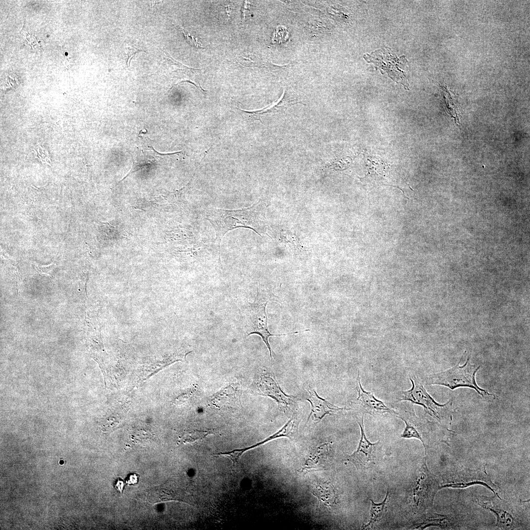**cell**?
<instances>
[{"label":"cell","mask_w":530,"mask_h":530,"mask_svg":"<svg viewBox=\"0 0 530 530\" xmlns=\"http://www.w3.org/2000/svg\"><path fill=\"white\" fill-rule=\"evenodd\" d=\"M364 58L368 62L373 63L376 69L380 70L382 73L385 71L394 81L408 88L406 75L402 70L407 61L404 56L398 58L389 49L384 48L371 54H365Z\"/></svg>","instance_id":"9"},{"label":"cell","mask_w":530,"mask_h":530,"mask_svg":"<svg viewBox=\"0 0 530 530\" xmlns=\"http://www.w3.org/2000/svg\"><path fill=\"white\" fill-rule=\"evenodd\" d=\"M396 409L397 411L395 415L405 424L400 437L404 439H419L422 442L426 452L432 441L429 422L417 417L410 403H399L397 405Z\"/></svg>","instance_id":"5"},{"label":"cell","mask_w":530,"mask_h":530,"mask_svg":"<svg viewBox=\"0 0 530 530\" xmlns=\"http://www.w3.org/2000/svg\"><path fill=\"white\" fill-rule=\"evenodd\" d=\"M125 50L127 55L126 63L128 67L130 66V62L132 58L136 53L144 51L143 50H140L134 47H127L125 48Z\"/></svg>","instance_id":"24"},{"label":"cell","mask_w":530,"mask_h":530,"mask_svg":"<svg viewBox=\"0 0 530 530\" xmlns=\"http://www.w3.org/2000/svg\"><path fill=\"white\" fill-rule=\"evenodd\" d=\"M256 385L260 395L273 399L279 406L289 408L293 405L295 397L285 394L272 374L261 372L257 379Z\"/></svg>","instance_id":"10"},{"label":"cell","mask_w":530,"mask_h":530,"mask_svg":"<svg viewBox=\"0 0 530 530\" xmlns=\"http://www.w3.org/2000/svg\"><path fill=\"white\" fill-rule=\"evenodd\" d=\"M390 493V491L388 489L385 498L382 502L379 503H376L371 499H369L371 502L370 519L367 524L363 525V529H373L382 520L387 511Z\"/></svg>","instance_id":"20"},{"label":"cell","mask_w":530,"mask_h":530,"mask_svg":"<svg viewBox=\"0 0 530 530\" xmlns=\"http://www.w3.org/2000/svg\"><path fill=\"white\" fill-rule=\"evenodd\" d=\"M360 428L361 437L358 446L351 454L346 456L347 460L353 464L358 469H366L374 463V453L379 441L371 443L366 437L363 421V415L358 422Z\"/></svg>","instance_id":"11"},{"label":"cell","mask_w":530,"mask_h":530,"mask_svg":"<svg viewBox=\"0 0 530 530\" xmlns=\"http://www.w3.org/2000/svg\"><path fill=\"white\" fill-rule=\"evenodd\" d=\"M306 399L311 404V411L308 421L311 419L317 423L320 421L327 415H333L344 410V408L333 405L320 398L312 388L308 389Z\"/></svg>","instance_id":"15"},{"label":"cell","mask_w":530,"mask_h":530,"mask_svg":"<svg viewBox=\"0 0 530 530\" xmlns=\"http://www.w3.org/2000/svg\"><path fill=\"white\" fill-rule=\"evenodd\" d=\"M412 383V388L407 391L398 392V401H407L422 405L426 413L441 422L445 420L448 415L450 407L449 402L443 404L437 403L427 393L422 384L414 375H409Z\"/></svg>","instance_id":"7"},{"label":"cell","mask_w":530,"mask_h":530,"mask_svg":"<svg viewBox=\"0 0 530 530\" xmlns=\"http://www.w3.org/2000/svg\"><path fill=\"white\" fill-rule=\"evenodd\" d=\"M356 390L358 396L353 403L363 413L372 416L382 415L386 413L396 414L394 410L391 409L383 401L377 399L373 393L364 390L361 385L359 372L357 377Z\"/></svg>","instance_id":"12"},{"label":"cell","mask_w":530,"mask_h":530,"mask_svg":"<svg viewBox=\"0 0 530 530\" xmlns=\"http://www.w3.org/2000/svg\"><path fill=\"white\" fill-rule=\"evenodd\" d=\"M440 489L439 481L429 470L424 458L412 477L405 498V508L418 516L424 513L432 506Z\"/></svg>","instance_id":"2"},{"label":"cell","mask_w":530,"mask_h":530,"mask_svg":"<svg viewBox=\"0 0 530 530\" xmlns=\"http://www.w3.org/2000/svg\"><path fill=\"white\" fill-rule=\"evenodd\" d=\"M476 503L493 513L496 517V525L502 530H515L520 528L522 520L516 506L509 501L496 496L476 497Z\"/></svg>","instance_id":"6"},{"label":"cell","mask_w":530,"mask_h":530,"mask_svg":"<svg viewBox=\"0 0 530 530\" xmlns=\"http://www.w3.org/2000/svg\"><path fill=\"white\" fill-rule=\"evenodd\" d=\"M298 433V422L297 419L292 416L287 423L277 432L266 438L264 440L250 447L233 450L234 456L239 459L245 452L264 445L270 441L280 437H287L290 439L294 438Z\"/></svg>","instance_id":"16"},{"label":"cell","mask_w":530,"mask_h":530,"mask_svg":"<svg viewBox=\"0 0 530 530\" xmlns=\"http://www.w3.org/2000/svg\"><path fill=\"white\" fill-rule=\"evenodd\" d=\"M334 456L333 447L327 442L317 446L310 452L301 471L319 470L326 468L331 462Z\"/></svg>","instance_id":"14"},{"label":"cell","mask_w":530,"mask_h":530,"mask_svg":"<svg viewBox=\"0 0 530 530\" xmlns=\"http://www.w3.org/2000/svg\"><path fill=\"white\" fill-rule=\"evenodd\" d=\"M479 368L471 364L468 357L462 366L458 364L446 371L429 375L426 379V384L444 386L451 389L459 387H469L474 388L482 396L483 394L492 396L478 387L476 382L475 374Z\"/></svg>","instance_id":"4"},{"label":"cell","mask_w":530,"mask_h":530,"mask_svg":"<svg viewBox=\"0 0 530 530\" xmlns=\"http://www.w3.org/2000/svg\"><path fill=\"white\" fill-rule=\"evenodd\" d=\"M440 482V489L444 488H464L474 485H480L497 494L498 486L491 480L485 468L483 469L456 470L444 474Z\"/></svg>","instance_id":"8"},{"label":"cell","mask_w":530,"mask_h":530,"mask_svg":"<svg viewBox=\"0 0 530 530\" xmlns=\"http://www.w3.org/2000/svg\"><path fill=\"white\" fill-rule=\"evenodd\" d=\"M418 516L410 527V529L424 530L430 526L437 527L443 530L456 529L461 523L451 515L424 513Z\"/></svg>","instance_id":"13"},{"label":"cell","mask_w":530,"mask_h":530,"mask_svg":"<svg viewBox=\"0 0 530 530\" xmlns=\"http://www.w3.org/2000/svg\"><path fill=\"white\" fill-rule=\"evenodd\" d=\"M138 477L136 474H131L128 477L126 483L128 484H135L137 483Z\"/></svg>","instance_id":"25"},{"label":"cell","mask_w":530,"mask_h":530,"mask_svg":"<svg viewBox=\"0 0 530 530\" xmlns=\"http://www.w3.org/2000/svg\"><path fill=\"white\" fill-rule=\"evenodd\" d=\"M178 26L182 31L185 39L189 44L195 48H203L201 42L198 41L196 37L191 35L188 31L185 30L182 26Z\"/></svg>","instance_id":"22"},{"label":"cell","mask_w":530,"mask_h":530,"mask_svg":"<svg viewBox=\"0 0 530 530\" xmlns=\"http://www.w3.org/2000/svg\"><path fill=\"white\" fill-rule=\"evenodd\" d=\"M212 433V430H193L185 433L182 436L184 442H193L201 440Z\"/></svg>","instance_id":"21"},{"label":"cell","mask_w":530,"mask_h":530,"mask_svg":"<svg viewBox=\"0 0 530 530\" xmlns=\"http://www.w3.org/2000/svg\"><path fill=\"white\" fill-rule=\"evenodd\" d=\"M115 488L121 493L122 492L124 486V482L121 479H118L115 484Z\"/></svg>","instance_id":"26"},{"label":"cell","mask_w":530,"mask_h":530,"mask_svg":"<svg viewBox=\"0 0 530 530\" xmlns=\"http://www.w3.org/2000/svg\"><path fill=\"white\" fill-rule=\"evenodd\" d=\"M298 99L295 94L292 92L285 90L284 92L283 96L281 100L275 105L270 106H267L266 108H264L262 109L257 110L255 111H246L243 110H240L243 112L245 115L251 119H254L261 121L262 123V120L261 117L265 114H268L272 113H276L278 112H284L287 110V109L292 105L296 104L302 103L299 101Z\"/></svg>","instance_id":"17"},{"label":"cell","mask_w":530,"mask_h":530,"mask_svg":"<svg viewBox=\"0 0 530 530\" xmlns=\"http://www.w3.org/2000/svg\"><path fill=\"white\" fill-rule=\"evenodd\" d=\"M240 395L238 387L232 384L214 394L211 399V403L218 408L231 406L239 400Z\"/></svg>","instance_id":"18"},{"label":"cell","mask_w":530,"mask_h":530,"mask_svg":"<svg viewBox=\"0 0 530 530\" xmlns=\"http://www.w3.org/2000/svg\"><path fill=\"white\" fill-rule=\"evenodd\" d=\"M268 302L267 298H264L258 292L254 301L247 304L241 310V316L243 328L247 336L252 334L259 335L265 343L269 352L272 359V349L268 342V339L271 336H284L291 333H297L294 332L289 334H273L268 329L267 317L266 307Z\"/></svg>","instance_id":"3"},{"label":"cell","mask_w":530,"mask_h":530,"mask_svg":"<svg viewBox=\"0 0 530 530\" xmlns=\"http://www.w3.org/2000/svg\"><path fill=\"white\" fill-rule=\"evenodd\" d=\"M265 203L260 199L251 206L237 210L208 209L205 216L215 231L216 242L220 252L222 238L230 231L238 228L252 229L259 236L266 234L268 227Z\"/></svg>","instance_id":"1"},{"label":"cell","mask_w":530,"mask_h":530,"mask_svg":"<svg viewBox=\"0 0 530 530\" xmlns=\"http://www.w3.org/2000/svg\"><path fill=\"white\" fill-rule=\"evenodd\" d=\"M311 491L319 502L328 507H333L337 504L336 489L330 482L316 483L313 484Z\"/></svg>","instance_id":"19"},{"label":"cell","mask_w":530,"mask_h":530,"mask_svg":"<svg viewBox=\"0 0 530 530\" xmlns=\"http://www.w3.org/2000/svg\"><path fill=\"white\" fill-rule=\"evenodd\" d=\"M34 266L39 274H47L49 276H52L53 271L55 265L53 263H52L46 266H40L36 264H34Z\"/></svg>","instance_id":"23"}]
</instances>
